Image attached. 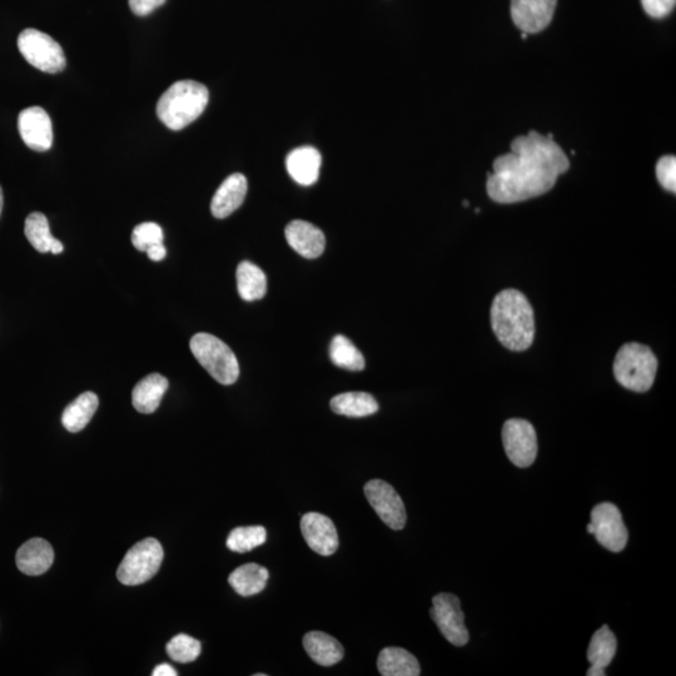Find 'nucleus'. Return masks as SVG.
<instances>
[{"mask_svg": "<svg viewBox=\"0 0 676 676\" xmlns=\"http://www.w3.org/2000/svg\"><path fill=\"white\" fill-rule=\"evenodd\" d=\"M569 168V158L553 134L531 131L514 139L510 153L495 159L494 173L487 175V193L501 205L528 201L553 190Z\"/></svg>", "mask_w": 676, "mask_h": 676, "instance_id": "obj_1", "label": "nucleus"}, {"mask_svg": "<svg viewBox=\"0 0 676 676\" xmlns=\"http://www.w3.org/2000/svg\"><path fill=\"white\" fill-rule=\"evenodd\" d=\"M491 327L506 349L521 352L533 345L534 310L524 293L509 288L495 297L491 306Z\"/></svg>", "mask_w": 676, "mask_h": 676, "instance_id": "obj_2", "label": "nucleus"}, {"mask_svg": "<svg viewBox=\"0 0 676 676\" xmlns=\"http://www.w3.org/2000/svg\"><path fill=\"white\" fill-rule=\"evenodd\" d=\"M210 92L202 83L181 81L172 84L157 104V116L172 131L190 126L205 112Z\"/></svg>", "mask_w": 676, "mask_h": 676, "instance_id": "obj_3", "label": "nucleus"}, {"mask_svg": "<svg viewBox=\"0 0 676 676\" xmlns=\"http://www.w3.org/2000/svg\"><path fill=\"white\" fill-rule=\"evenodd\" d=\"M656 371L658 359L648 346L631 342L621 347L615 357V379L630 391H649L654 384Z\"/></svg>", "mask_w": 676, "mask_h": 676, "instance_id": "obj_4", "label": "nucleus"}, {"mask_svg": "<svg viewBox=\"0 0 676 676\" xmlns=\"http://www.w3.org/2000/svg\"><path fill=\"white\" fill-rule=\"evenodd\" d=\"M190 347L203 369L222 385H233L240 377L237 357L225 342L210 333H197Z\"/></svg>", "mask_w": 676, "mask_h": 676, "instance_id": "obj_5", "label": "nucleus"}, {"mask_svg": "<svg viewBox=\"0 0 676 676\" xmlns=\"http://www.w3.org/2000/svg\"><path fill=\"white\" fill-rule=\"evenodd\" d=\"M163 548L156 539H144L128 551L117 571L123 585L147 583L158 573L163 561Z\"/></svg>", "mask_w": 676, "mask_h": 676, "instance_id": "obj_6", "label": "nucleus"}, {"mask_svg": "<svg viewBox=\"0 0 676 676\" xmlns=\"http://www.w3.org/2000/svg\"><path fill=\"white\" fill-rule=\"evenodd\" d=\"M18 48L24 59L39 71L56 74L66 68L62 47L51 36L37 29H26L19 34Z\"/></svg>", "mask_w": 676, "mask_h": 676, "instance_id": "obj_7", "label": "nucleus"}, {"mask_svg": "<svg viewBox=\"0 0 676 676\" xmlns=\"http://www.w3.org/2000/svg\"><path fill=\"white\" fill-rule=\"evenodd\" d=\"M502 444L509 460L521 469L533 465L538 456V436L529 421L507 420L502 427Z\"/></svg>", "mask_w": 676, "mask_h": 676, "instance_id": "obj_8", "label": "nucleus"}, {"mask_svg": "<svg viewBox=\"0 0 676 676\" xmlns=\"http://www.w3.org/2000/svg\"><path fill=\"white\" fill-rule=\"evenodd\" d=\"M430 615L449 643L459 648L469 643L470 635L465 625V615L461 610L460 599L456 595L449 593L436 595L432 599Z\"/></svg>", "mask_w": 676, "mask_h": 676, "instance_id": "obj_9", "label": "nucleus"}, {"mask_svg": "<svg viewBox=\"0 0 676 676\" xmlns=\"http://www.w3.org/2000/svg\"><path fill=\"white\" fill-rule=\"evenodd\" d=\"M596 541L611 553H620L628 544L629 533L618 506L611 502L596 505L591 511Z\"/></svg>", "mask_w": 676, "mask_h": 676, "instance_id": "obj_10", "label": "nucleus"}, {"mask_svg": "<svg viewBox=\"0 0 676 676\" xmlns=\"http://www.w3.org/2000/svg\"><path fill=\"white\" fill-rule=\"evenodd\" d=\"M365 495L372 509L392 530L405 528L407 515L399 494L384 480H371L365 485Z\"/></svg>", "mask_w": 676, "mask_h": 676, "instance_id": "obj_11", "label": "nucleus"}, {"mask_svg": "<svg viewBox=\"0 0 676 676\" xmlns=\"http://www.w3.org/2000/svg\"><path fill=\"white\" fill-rule=\"evenodd\" d=\"M558 0H511V17L521 32L536 34L553 21Z\"/></svg>", "mask_w": 676, "mask_h": 676, "instance_id": "obj_12", "label": "nucleus"}, {"mask_svg": "<svg viewBox=\"0 0 676 676\" xmlns=\"http://www.w3.org/2000/svg\"><path fill=\"white\" fill-rule=\"evenodd\" d=\"M19 134L33 151L46 152L53 144L51 117L41 107L24 109L18 117Z\"/></svg>", "mask_w": 676, "mask_h": 676, "instance_id": "obj_13", "label": "nucleus"}, {"mask_svg": "<svg viewBox=\"0 0 676 676\" xmlns=\"http://www.w3.org/2000/svg\"><path fill=\"white\" fill-rule=\"evenodd\" d=\"M301 531L306 544L318 555H333L340 545L336 526L325 515L318 513L303 515Z\"/></svg>", "mask_w": 676, "mask_h": 676, "instance_id": "obj_14", "label": "nucleus"}, {"mask_svg": "<svg viewBox=\"0 0 676 676\" xmlns=\"http://www.w3.org/2000/svg\"><path fill=\"white\" fill-rule=\"evenodd\" d=\"M286 240L298 255L313 260L325 251L326 238L320 228L306 221H292L286 227Z\"/></svg>", "mask_w": 676, "mask_h": 676, "instance_id": "obj_15", "label": "nucleus"}, {"mask_svg": "<svg viewBox=\"0 0 676 676\" xmlns=\"http://www.w3.org/2000/svg\"><path fill=\"white\" fill-rule=\"evenodd\" d=\"M248 185L246 177L235 173L226 178L212 198L211 211L216 218H227L242 206L247 195Z\"/></svg>", "mask_w": 676, "mask_h": 676, "instance_id": "obj_16", "label": "nucleus"}, {"mask_svg": "<svg viewBox=\"0 0 676 676\" xmlns=\"http://www.w3.org/2000/svg\"><path fill=\"white\" fill-rule=\"evenodd\" d=\"M321 162V154L316 148H296L287 156V172L298 185L312 186L320 177Z\"/></svg>", "mask_w": 676, "mask_h": 676, "instance_id": "obj_17", "label": "nucleus"}, {"mask_svg": "<svg viewBox=\"0 0 676 676\" xmlns=\"http://www.w3.org/2000/svg\"><path fill=\"white\" fill-rule=\"evenodd\" d=\"M16 561L23 574L38 576L47 573L54 561L52 545L43 539L29 540L18 550Z\"/></svg>", "mask_w": 676, "mask_h": 676, "instance_id": "obj_18", "label": "nucleus"}, {"mask_svg": "<svg viewBox=\"0 0 676 676\" xmlns=\"http://www.w3.org/2000/svg\"><path fill=\"white\" fill-rule=\"evenodd\" d=\"M618 648L613 631L608 625L601 626L591 638L588 649V660L591 664L586 675L604 676L605 669L611 664Z\"/></svg>", "mask_w": 676, "mask_h": 676, "instance_id": "obj_19", "label": "nucleus"}, {"mask_svg": "<svg viewBox=\"0 0 676 676\" xmlns=\"http://www.w3.org/2000/svg\"><path fill=\"white\" fill-rule=\"evenodd\" d=\"M306 653L316 664L332 666L344 658L345 650L340 641L322 631H311L303 638Z\"/></svg>", "mask_w": 676, "mask_h": 676, "instance_id": "obj_20", "label": "nucleus"}, {"mask_svg": "<svg viewBox=\"0 0 676 676\" xmlns=\"http://www.w3.org/2000/svg\"><path fill=\"white\" fill-rule=\"evenodd\" d=\"M168 390V380L159 374L144 377L133 389L132 402L134 409L141 414H153L161 405L164 394Z\"/></svg>", "mask_w": 676, "mask_h": 676, "instance_id": "obj_21", "label": "nucleus"}, {"mask_svg": "<svg viewBox=\"0 0 676 676\" xmlns=\"http://www.w3.org/2000/svg\"><path fill=\"white\" fill-rule=\"evenodd\" d=\"M377 669L384 676H419V661L409 651L401 648H386L377 659Z\"/></svg>", "mask_w": 676, "mask_h": 676, "instance_id": "obj_22", "label": "nucleus"}, {"mask_svg": "<svg viewBox=\"0 0 676 676\" xmlns=\"http://www.w3.org/2000/svg\"><path fill=\"white\" fill-rule=\"evenodd\" d=\"M331 409L337 415L360 419L376 414L379 411V404L374 396L366 392H346L333 397Z\"/></svg>", "mask_w": 676, "mask_h": 676, "instance_id": "obj_23", "label": "nucleus"}, {"mask_svg": "<svg viewBox=\"0 0 676 676\" xmlns=\"http://www.w3.org/2000/svg\"><path fill=\"white\" fill-rule=\"evenodd\" d=\"M270 573L266 568L258 564H246L233 571L228 578V583L238 595L252 596L260 594L266 588Z\"/></svg>", "mask_w": 676, "mask_h": 676, "instance_id": "obj_24", "label": "nucleus"}, {"mask_svg": "<svg viewBox=\"0 0 676 676\" xmlns=\"http://www.w3.org/2000/svg\"><path fill=\"white\" fill-rule=\"evenodd\" d=\"M237 288L242 300L252 302L261 300L267 292L265 272L255 263L243 261L237 267Z\"/></svg>", "mask_w": 676, "mask_h": 676, "instance_id": "obj_25", "label": "nucleus"}, {"mask_svg": "<svg viewBox=\"0 0 676 676\" xmlns=\"http://www.w3.org/2000/svg\"><path fill=\"white\" fill-rule=\"evenodd\" d=\"M99 406L98 396L94 392H84L63 412L62 424L69 432L86 429Z\"/></svg>", "mask_w": 676, "mask_h": 676, "instance_id": "obj_26", "label": "nucleus"}, {"mask_svg": "<svg viewBox=\"0 0 676 676\" xmlns=\"http://www.w3.org/2000/svg\"><path fill=\"white\" fill-rule=\"evenodd\" d=\"M330 357L333 364L349 371L365 369V359L349 338L338 335L333 337L330 345Z\"/></svg>", "mask_w": 676, "mask_h": 676, "instance_id": "obj_27", "label": "nucleus"}, {"mask_svg": "<svg viewBox=\"0 0 676 676\" xmlns=\"http://www.w3.org/2000/svg\"><path fill=\"white\" fill-rule=\"evenodd\" d=\"M24 233H26L29 243L38 252H51V247L56 238L52 236L49 222L43 213L34 212L27 217Z\"/></svg>", "mask_w": 676, "mask_h": 676, "instance_id": "obj_28", "label": "nucleus"}, {"mask_svg": "<svg viewBox=\"0 0 676 676\" xmlns=\"http://www.w3.org/2000/svg\"><path fill=\"white\" fill-rule=\"evenodd\" d=\"M267 531L263 526H246L231 531L227 548L235 553H248L266 543Z\"/></svg>", "mask_w": 676, "mask_h": 676, "instance_id": "obj_29", "label": "nucleus"}, {"mask_svg": "<svg viewBox=\"0 0 676 676\" xmlns=\"http://www.w3.org/2000/svg\"><path fill=\"white\" fill-rule=\"evenodd\" d=\"M169 658L177 663H192L201 655V643L190 635L175 636L166 646Z\"/></svg>", "mask_w": 676, "mask_h": 676, "instance_id": "obj_30", "label": "nucleus"}, {"mask_svg": "<svg viewBox=\"0 0 676 676\" xmlns=\"http://www.w3.org/2000/svg\"><path fill=\"white\" fill-rule=\"evenodd\" d=\"M163 240V230L154 222L142 223L134 228L132 233L133 246L141 252H146L149 247L163 243Z\"/></svg>", "mask_w": 676, "mask_h": 676, "instance_id": "obj_31", "label": "nucleus"}, {"mask_svg": "<svg viewBox=\"0 0 676 676\" xmlns=\"http://www.w3.org/2000/svg\"><path fill=\"white\" fill-rule=\"evenodd\" d=\"M656 177L666 191L676 192V158L665 156L656 164Z\"/></svg>", "mask_w": 676, "mask_h": 676, "instance_id": "obj_32", "label": "nucleus"}, {"mask_svg": "<svg viewBox=\"0 0 676 676\" xmlns=\"http://www.w3.org/2000/svg\"><path fill=\"white\" fill-rule=\"evenodd\" d=\"M641 4L651 18H664L674 11L676 0H641Z\"/></svg>", "mask_w": 676, "mask_h": 676, "instance_id": "obj_33", "label": "nucleus"}, {"mask_svg": "<svg viewBox=\"0 0 676 676\" xmlns=\"http://www.w3.org/2000/svg\"><path fill=\"white\" fill-rule=\"evenodd\" d=\"M166 0H129V7L136 16H148L157 8L163 6Z\"/></svg>", "mask_w": 676, "mask_h": 676, "instance_id": "obj_34", "label": "nucleus"}, {"mask_svg": "<svg viewBox=\"0 0 676 676\" xmlns=\"http://www.w3.org/2000/svg\"><path fill=\"white\" fill-rule=\"evenodd\" d=\"M146 252L149 257V260H152L154 262L162 261L167 256V250L166 247H164L163 243H158V245L149 247Z\"/></svg>", "mask_w": 676, "mask_h": 676, "instance_id": "obj_35", "label": "nucleus"}, {"mask_svg": "<svg viewBox=\"0 0 676 676\" xmlns=\"http://www.w3.org/2000/svg\"><path fill=\"white\" fill-rule=\"evenodd\" d=\"M153 676H177V670L169 664L158 665L156 669L153 670Z\"/></svg>", "mask_w": 676, "mask_h": 676, "instance_id": "obj_36", "label": "nucleus"}, {"mask_svg": "<svg viewBox=\"0 0 676 676\" xmlns=\"http://www.w3.org/2000/svg\"><path fill=\"white\" fill-rule=\"evenodd\" d=\"M63 251L64 247L62 245V242L58 241L56 238V241L53 242V245L51 247V253H53V255H61Z\"/></svg>", "mask_w": 676, "mask_h": 676, "instance_id": "obj_37", "label": "nucleus"}, {"mask_svg": "<svg viewBox=\"0 0 676 676\" xmlns=\"http://www.w3.org/2000/svg\"><path fill=\"white\" fill-rule=\"evenodd\" d=\"M3 205H4V197L2 187H0V215H2Z\"/></svg>", "mask_w": 676, "mask_h": 676, "instance_id": "obj_38", "label": "nucleus"}, {"mask_svg": "<svg viewBox=\"0 0 676 676\" xmlns=\"http://www.w3.org/2000/svg\"><path fill=\"white\" fill-rule=\"evenodd\" d=\"M586 530H588V534L593 535V534H594V526H593V524L590 523V524L588 525V528H586Z\"/></svg>", "mask_w": 676, "mask_h": 676, "instance_id": "obj_39", "label": "nucleus"}, {"mask_svg": "<svg viewBox=\"0 0 676 676\" xmlns=\"http://www.w3.org/2000/svg\"><path fill=\"white\" fill-rule=\"evenodd\" d=\"M528 36H529L528 33L523 32V36H521V38L526 39V38H528Z\"/></svg>", "mask_w": 676, "mask_h": 676, "instance_id": "obj_40", "label": "nucleus"}, {"mask_svg": "<svg viewBox=\"0 0 676 676\" xmlns=\"http://www.w3.org/2000/svg\"><path fill=\"white\" fill-rule=\"evenodd\" d=\"M464 206H465V207H469V202L464 201Z\"/></svg>", "mask_w": 676, "mask_h": 676, "instance_id": "obj_41", "label": "nucleus"}]
</instances>
